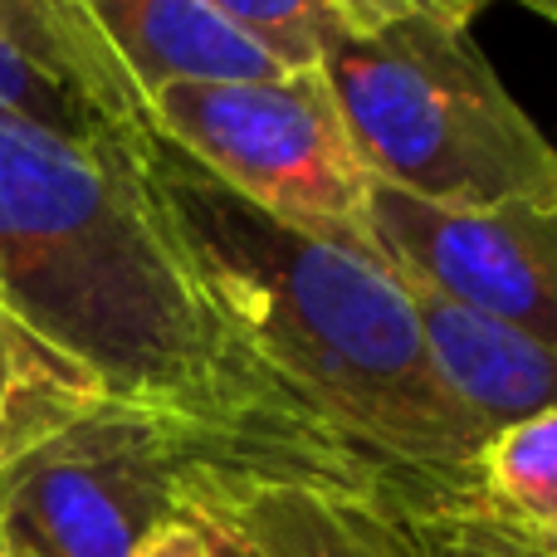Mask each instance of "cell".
<instances>
[{"instance_id":"6da1fadb","label":"cell","mask_w":557,"mask_h":557,"mask_svg":"<svg viewBox=\"0 0 557 557\" xmlns=\"http://www.w3.org/2000/svg\"><path fill=\"white\" fill-rule=\"evenodd\" d=\"M147 157L152 143L0 123V304L103 396L182 421L225 470L382 494L221 318Z\"/></svg>"},{"instance_id":"7a4b0ae2","label":"cell","mask_w":557,"mask_h":557,"mask_svg":"<svg viewBox=\"0 0 557 557\" xmlns=\"http://www.w3.org/2000/svg\"><path fill=\"white\" fill-rule=\"evenodd\" d=\"M147 166L221 318L376 490L421 519L480 509L484 431L441 386L392 264L255 211L162 137Z\"/></svg>"},{"instance_id":"3957f363","label":"cell","mask_w":557,"mask_h":557,"mask_svg":"<svg viewBox=\"0 0 557 557\" xmlns=\"http://www.w3.org/2000/svg\"><path fill=\"white\" fill-rule=\"evenodd\" d=\"M376 186L445 211H557V147L504 88L460 15H401L323 54Z\"/></svg>"},{"instance_id":"277c9868","label":"cell","mask_w":557,"mask_h":557,"mask_svg":"<svg viewBox=\"0 0 557 557\" xmlns=\"http://www.w3.org/2000/svg\"><path fill=\"white\" fill-rule=\"evenodd\" d=\"M147 123L166 147L255 211L376 255L367 221L372 176L347 137L323 69L166 84L147 98Z\"/></svg>"},{"instance_id":"5b68a950","label":"cell","mask_w":557,"mask_h":557,"mask_svg":"<svg viewBox=\"0 0 557 557\" xmlns=\"http://www.w3.org/2000/svg\"><path fill=\"white\" fill-rule=\"evenodd\" d=\"M215 465L182 421L103 396L0 465V548L29 557H137L182 523L186 480Z\"/></svg>"},{"instance_id":"8992f818","label":"cell","mask_w":557,"mask_h":557,"mask_svg":"<svg viewBox=\"0 0 557 557\" xmlns=\"http://www.w3.org/2000/svg\"><path fill=\"white\" fill-rule=\"evenodd\" d=\"M367 221L392 270L557 352V211H445L372 182Z\"/></svg>"},{"instance_id":"52a82bcc","label":"cell","mask_w":557,"mask_h":557,"mask_svg":"<svg viewBox=\"0 0 557 557\" xmlns=\"http://www.w3.org/2000/svg\"><path fill=\"white\" fill-rule=\"evenodd\" d=\"M182 523L211 557H431L425 519L367 490L196 465Z\"/></svg>"},{"instance_id":"ba28073f","label":"cell","mask_w":557,"mask_h":557,"mask_svg":"<svg viewBox=\"0 0 557 557\" xmlns=\"http://www.w3.org/2000/svg\"><path fill=\"white\" fill-rule=\"evenodd\" d=\"M392 274L401 278L406 298L416 308V323H421L425 357H431L435 376L450 392V401L484 431V441L513 421L553 411L557 406L553 347H543L539 337L519 333V327L499 323V318L474 313V308L435 294L421 278H411L401 270H392Z\"/></svg>"},{"instance_id":"9c48e42d","label":"cell","mask_w":557,"mask_h":557,"mask_svg":"<svg viewBox=\"0 0 557 557\" xmlns=\"http://www.w3.org/2000/svg\"><path fill=\"white\" fill-rule=\"evenodd\" d=\"M137 98L166 84H225V78H278L255 39H245L211 0H84Z\"/></svg>"},{"instance_id":"30bf717a","label":"cell","mask_w":557,"mask_h":557,"mask_svg":"<svg viewBox=\"0 0 557 557\" xmlns=\"http://www.w3.org/2000/svg\"><path fill=\"white\" fill-rule=\"evenodd\" d=\"M245 39L264 49L278 69H318L327 49L376 35L401 15H460L474 20V0H211Z\"/></svg>"},{"instance_id":"8fae6325","label":"cell","mask_w":557,"mask_h":557,"mask_svg":"<svg viewBox=\"0 0 557 557\" xmlns=\"http://www.w3.org/2000/svg\"><path fill=\"white\" fill-rule=\"evenodd\" d=\"M0 35L25 45L39 64H49L64 84L88 94L123 133L157 137L137 88L127 84L123 64L113 59L108 39L98 35L84 0H0Z\"/></svg>"},{"instance_id":"7c38bea8","label":"cell","mask_w":557,"mask_h":557,"mask_svg":"<svg viewBox=\"0 0 557 557\" xmlns=\"http://www.w3.org/2000/svg\"><path fill=\"white\" fill-rule=\"evenodd\" d=\"M103 401L94 372L49 347L35 327H25L0 304V465L25 455L59 425Z\"/></svg>"},{"instance_id":"4fadbf2b","label":"cell","mask_w":557,"mask_h":557,"mask_svg":"<svg viewBox=\"0 0 557 557\" xmlns=\"http://www.w3.org/2000/svg\"><path fill=\"white\" fill-rule=\"evenodd\" d=\"M480 509L557 553V406L494 431L474 455Z\"/></svg>"},{"instance_id":"5bb4252c","label":"cell","mask_w":557,"mask_h":557,"mask_svg":"<svg viewBox=\"0 0 557 557\" xmlns=\"http://www.w3.org/2000/svg\"><path fill=\"white\" fill-rule=\"evenodd\" d=\"M0 123L35 127V133L64 137V143H133L147 147L157 137H133L103 113L88 94H78L74 84L54 74L49 64H39L25 45H15L10 35H0Z\"/></svg>"},{"instance_id":"9a60e30c","label":"cell","mask_w":557,"mask_h":557,"mask_svg":"<svg viewBox=\"0 0 557 557\" xmlns=\"http://www.w3.org/2000/svg\"><path fill=\"white\" fill-rule=\"evenodd\" d=\"M425 533H431V557H539V553H548V548H539V543L519 539L513 529H504V523L484 509L431 513Z\"/></svg>"},{"instance_id":"2e32d148","label":"cell","mask_w":557,"mask_h":557,"mask_svg":"<svg viewBox=\"0 0 557 557\" xmlns=\"http://www.w3.org/2000/svg\"><path fill=\"white\" fill-rule=\"evenodd\" d=\"M137 557H211L201 543V533L191 529V523H172V529H162L152 543H147Z\"/></svg>"},{"instance_id":"e0dca14e","label":"cell","mask_w":557,"mask_h":557,"mask_svg":"<svg viewBox=\"0 0 557 557\" xmlns=\"http://www.w3.org/2000/svg\"><path fill=\"white\" fill-rule=\"evenodd\" d=\"M519 5H529L533 15H543V20H553L557 25V0H519Z\"/></svg>"},{"instance_id":"ac0fdd59","label":"cell","mask_w":557,"mask_h":557,"mask_svg":"<svg viewBox=\"0 0 557 557\" xmlns=\"http://www.w3.org/2000/svg\"><path fill=\"white\" fill-rule=\"evenodd\" d=\"M0 557H29V553H15V548H0Z\"/></svg>"},{"instance_id":"d6986e66","label":"cell","mask_w":557,"mask_h":557,"mask_svg":"<svg viewBox=\"0 0 557 557\" xmlns=\"http://www.w3.org/2000/svg\"><path fill=\"white\" fill-rule=\"evenodd\" d=\"M474 5H490V0H474Z\"/></svg>"},{"instance_id":"ffe728a7","label":"cell","mask_w":557,"mask_h":557,"mask_svg":"<svg viewBox=\"0 0 557 557\" xmlns=\"http://www.w3.org/2000/svg\"><path fill=\"white\" fill-rule=\"evenodd\" d=\"M539 557H557V553H539Z\"/></svg>"}]
</instances>
